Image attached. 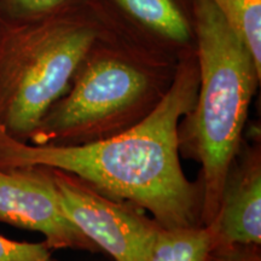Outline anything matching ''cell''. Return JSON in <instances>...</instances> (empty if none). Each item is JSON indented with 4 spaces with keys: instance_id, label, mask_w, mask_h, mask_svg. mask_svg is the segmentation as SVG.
Here are the masks:
<instances>
[{
    "instance_id": "obj_11",
    "label": "cell",
    "mask_w": 261,
    "mask_h": 261,
    "mask_svg": "<svg viewBox=\"0 0 261 261\" xmlns=\"http://www.w3.org/2000/svg\"><path fill=\"white\" fill-rule=\"evenodd\" d=\"M90 0H0V15L11 19H34L71 9L83 8Z\"/></svg>"
},
{
    "instance_id": "obj_10",
    "label": "cell",
    "mask_w": 261,
    "mask_h": 261,
    "mask_svg": "<svg viewBox=\"0 0 261 261\" xmlns=\"http://www.w3.org/2000/svg\"><path fill=\"white\" fill-rule=\"evenodd\" d=\"M261 69V0H210Z\"/></svg>"
},
{
    "instance_id": "obj_9",
    "label": "cell",
    "mask_w": 261,
    "mask_h": 261,
    "mask_svg": "<svg viewBox=\"0 0 261 261\" xmlns=\"http://www.w3.org/2000/svg\"><path fill=\"white\" fill-rule=\"evenodd\" d=\"M213 246L210 226H159L145 261H207Z\"/></svg>"
},
{
    "instance_id": "obj_4",
    "label": "cell",
    "mask_w": 261,
    "mask_h": 261,
    "mask_svg": "<svg viewBox=\"0 0 261 261\" xmlns=\"http://www.w3.org/2000/svg\"><path fill=\"white\" fill-rule=\"evenodd\" d=\"M104 28L89 5L34 19L0 15V126L27 142Z\"/></svg>"
},
{
    "instance_id": "obj_8",
    "label": "cell",
    "mask_w": 261,
    "mask_h": 261,
    "mask_svg": "<svg viewBox=\"0 0 261 261\" xmlns=\"http://www.w3.org/2000/svg\"><path fill=\"white\" fill-rule=\"evenodd\" d=\"M214 244H261V163L259 149L230 168L217 217L210 225Z\"/></svg>"
},
{
    "instance_id": "obj_2",
    "label": "cell",
    "mask_w": 261,
    "mask_h": 261,
    "mask_svg": "<svg viewBox=\"0 0 261 261\" xmlns=\"http://www.w3.org/2000/svg\"><path fill=\"white\" fill-rule=\"evenodd\" d=\"M179 60L136 46L104 29L27 143L80 145L125 132L161 102Z\"/></svg>"
},
{
    "instance_id": "obj_6",
    "label": "cell",
    "mask_w": 261,
    "mask_h": 261,
    "mask_svg": "<svg viewBox=\"0 0 261 261\" xmlns=\"http://www.w3.org/2000/svg\"><path fill=\"white\" fill-rule=\"evenodd\" d=\"M196 0H90L107 32L145 50L179 60L196 48Z\"/></svg>"
},
{
    "instance_id": "obj_5",
    "label": "cell",
    "mask_w": 261,
    "mask_h": 261,
    "mask_svg": "<svg viewBox=\"0 0 261 261\" xmlns=\"http://www.w3.org/2000/svg\"><path fill=\"white\" fill-rule=\"evenodd\" d=\"M65 217L115 261H145L159 225L58 169L46 168Z\"/></svg>"
},
{
    "instance_id": "obj_1",
    "label": "cell",
    "mask_w": 261,
    "mask_h": 261,
    "mask_svg": "<svg viewBox=\"0 0 261 261\" xmlns=\"http://www.w3.org/2000/svg\"><path fill=\"white\" fill-rule=\"evenodd\" d=\"M196 48L181 55L174 79L155 109L125 132L80 145H34L0 126V169L54 168L114 201L150 212L165 228L196 226L202 198L182 172L179 123L197 100Z\"/></svg>"
},
{
    "instance_id": "obj_7",
    "label": "cell",
    "mask_w": 261,
    "mask_h": 261,
    "mask_svg": "<svg viewBox=\"0 0 261 261\" xmlns=\"http://www.w3.org/2000/svg\"><path fill=\"white\" fill-rule=\"evenodd\" d=\"M0 221L42 233L50 249H98L65 217L44 167L0 169Z\"/></svg>"
},
{
    "instance_id": "obj_12",
    "label": "cell",
    "mask_w": 261,
    "mask_h": 261,
    "mask_svg": "<svg viewBox=\"0 0 261 261\" xmlns=\"http://www.w3.org/2000/svg\"><path fill=\"white\" fill-rule=\"evenodd\" d=\"M0 261H56L46 243L18 242L0 234Z\"/></svg>"
},
{
    "instance_id": "obj_3",
    "label": "cell",
    "mask_w": 261,
    "mask_h": 261,
    "mask_svg": "<svg viewBox=\"0 0 261 261\" xmlns=\"http://www.w3.org/2000/svg\"><path fill=\"white\" fill-rule=\"evenodd\" d=\"M195 38L200 84L185 132L202 165L201 220L207 226L219 211L261 69L210 0L195 2Z\"/></svg>"
},
{
    "instance_id": "obj_13",
    "label": "cell",
    "mask_w": 261,
    "mask_h": 261,
    "mask_svg": "<svg viewBox=\"0 0 261 261\" xmlns=\"http://www.w3.org/2000/svg\"><path fill=\"white\" fill-rule=\"evenodd\" d=\"M257 244H214L207 261H261Z\"/></svg>"
}]
</instances>
